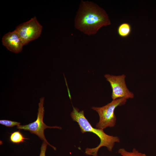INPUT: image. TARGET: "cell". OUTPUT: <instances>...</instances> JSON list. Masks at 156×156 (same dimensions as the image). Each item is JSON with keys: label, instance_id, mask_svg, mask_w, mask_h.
Returning <instances> with one entry per match:
<instances>
[{"label": "cell", "instance_id": "obj_1", "mask_svg": "<svg viewBox=\"0 0 156 156\" xmlns=\"http://www.w3.org/2000/svg\"><path fill=\"white\" fill-rule=\"evenodd\" d=\"M75 28L88 36L111 24L105 11L94 3L81 1L75 19Z\"/></svg>", "mask_w": 156, "mask_h": 156}, {"label": "cell", "instance_id": "obj_2", "mask_svg": "<svg viewBox=\"0 0 156 156\" xmlns=\"http://www.w3.org/2000/svg\"><path fill=\"white\" fill-rule=\"evenodd\" d=\"M70 116L73 121L78 123L82 133L86 132L93 133L100 139V142L97 147L86 149L85 153L86 154L97 156L98 150L102 146L106 147L109 151H112L115 143L120 142L118 137L109 135L105 133L103 129L93 127L85 117L83 111H79L78 108L73 107Z\"/></svg>", "mask_w": 156, "mask_h": 156}, {"label": "cell", "instance_id": "obj_3", "mask_svg": "<svg viewBox=\"0 0 156 156\" xmlns=\"http://www.w3.org/2000/svg\"><path fill=\"white\" fill-rule=\"evenodd\" d=\"M127 99L125 98L118 99L101 107H92V109L98 113L99 117L96 128L103 130L107 127H114L116 122L114 110L117 107L124 105Z\"/></svg>", "mask_w": 156, "mask_h": 156}, {"label": "cell", "instance_id": "obj_4", "mask_svg": "<svg viewBox=\"0 0 156 156\" xmlns=\"http://www.w3.org/2000/svg\"><path fill=\"white\" fill-rule=\"evenodd\" d=\"M44 97L40 99V101L38 103V108L36 120L32 123L25 125H19L17 126V128L19 129H23L29 131L32 133L37 135L41 139L45 142L48 145L52 148L54 150H56V148L52 146L47 142L45 137L44 130L46 128H57L61 129L60 127L49 126L47 125L43 121V118L44 112L43 106Z\"/></svg>", "mask_w": 156, "mask_h": 156}, {"label": "cell", "instance_id": "obj_5", "mask_svg": "<svg viewBox=\"0 0 156 156\" xmlns=\"http://www.w3.org/2000/svg\"><path fill=\"white\" fill-rule=\"evenodd\" d=\"M42 28V26L35 16L28 21L19 24L14 30L24 46L38 38L41 35Z\"/></svg>", "mask_w": 156, "mask_h": 156}, {"label": "cell", "instance_id": "obj_6", "mask_svg": "<svg viewBox=\"0 0 156 156\" xmlns=\"http://www.w3.org/2000/svg\"><path fill=\"white\" fill-rule=\"evenodd\" d=\"M104 77L109 83L112 89V100L124 98L127 99H133L134 97V94L127 87L125 75L116 76L107 74L104 75Z\"/></svg>", "mask_w": 156, "mask_h": 156}, {"label": "cell", "instance_id": "obj_7", "mask_svg": "<svg viewBox=\"0 0 156 156\" xmlns=\"http://www.w3.org/2000/svg\"><path fill=\"white\" fill-rule=\"evenodd\" d=\"M3 45L8 50L15 53H18L22 50L24 46L16 32L14 30L5 34L2 38Z\"/></svg>", "mask_w": 156, "mask_h": 156}, {"label": "cell", "instance_id": "obj_8", "mask_svg": "<svg viewBox=\"0 0 156 156\" xmlns=\"http://www.w3.org/2000/svg\"><path fill=\"white\" fill-rule=\"evenodd\" d=\"M132 31V27L129 23H123L118 26L117 32L118 35L121 38H126L131 34Z\"/></svg>", "mask_w": 156, "mask_h": 156}, {"label": "cell", "instance_id": "obj_9", "mask_svg": "<svg viewBox=\"0 0 156 156\" xmlns=\"http://www.w3.org/2000/svg\"><path fill=\"white\" fill-rule=\"evenodd\" d=\"M25 138L19 131H14L11 133L10 137V141L13 143L18 144L24 141V140L28 139Z\"/></svg>", "mask_w": 156, "mask_h": 156}, {"label": "cell", "instance_id": "obj_10", "mask_svg": "<svg viewBox=\"0 0 156 156\" xmlns=\"http://www.w3.org/2000/svg\"><path fill=\"white\" fill-rule=\"evenodd\" d=\"M118 153L122 156H148L144 153L139 152L135 148H133L132 152H128L124 148H120Z\"/></svg>", "mask_w": 156, "mask_h": 156}, {"label": "cell", "instance_id": "obj_11", "mask_svg": "<svg viewBox=\"0 0 156 156\" xmlns=\"http://www.w3.org/2000/svg\"><path fill=\"white\" fill-rule=\"evenodd\" d=\"M0 124L8 127H12L14 126H18L21 123L19 122L7 120H0Z\"/></svg>", "mask_w": 156, "mask_h": 156}, {"label": "cell", "instance_id": "obj_12", "mask_svg": "<svg viewBox=\"0 0 156 156\" xmlns=\"http://www.w3.org/2000/svg\"><path fill=\"white\" fill-rule=\"evenodd\" d=\"M47 145H48L45 142L43 141L40 147V152L39 156H45V153Z\"/></svg>", "mask_w": 156, "mask_h": 156}]
</instances>
